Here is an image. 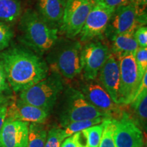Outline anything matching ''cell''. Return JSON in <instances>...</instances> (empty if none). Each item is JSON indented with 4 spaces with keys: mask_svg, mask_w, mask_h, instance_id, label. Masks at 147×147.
Masks as SVG:
<instances>
[{
    "mask_svg": "<svg viewBox=\"0 0 147 147\" xmlns=\"http://www.w3.org/2000/svg\"><path fill=\"white\" fill-rule=\"evenodd\" d=\"M11 89L20 93L46 78L49 67L40 55L21 47H12L0 53Z\"/></svg>",
    "mask_w": 147,
    "mask_h": 147,
    "instance_id": "cell-1",
    "label": "cell"
},
{
    "mask_svg": "<svg viewBox=\"0 0 147 147\" xmlns=\"http://www.w3.org/2000/svg\"><path fill=\"white\" fill-rule=\"evenodd\" d=\"M19 30L21 42L39 55L49 52L58 41V29L51 27L32 9L21 16Z\"/></svg>",
    "mask_w": 147,
    "mask_h": 147,
    "instance_id": "cell-2",
    "label": "cell"
},
{
    "mask_svg": "<svg viewBox=\"0 0 147 147\" xmlns=\"http://www.w3.org/2000/svg\"><path fill=\"white\" fill-rule=\"evenodd\" d=\"M64 90L63 77L56 71L19 93L18 98L31 105L45 110L50 115Z\"/></svg>",
    "mask_w": 147,
    "mask_h": 147,
    "instance_id": "cell-3",
    "label": "cell"
},
{
    "mask_svg": "<svg viewBox=\"0 0 147 147\" xmlns=\"http://www.w3.org/2000/svg\"><path fill=\"white\" fill-rule=\"evenodd\" d=\"M82 46L79 41L69 39L57 41L49 51L47 61L53 71L63 78L73 79L82 72L81 53Z\"/></svg>",
    "mask_w": 147,
    "mask_h": 147,
    "instance_id": "cell-4",
    "label": "cell"
},
{
    "mask_svg": "<svg viewBox=\"0 0 147 147\" xmlns=\"http://www.w3.org/2000/svg\"><path fill=\"white\" fill-rule=\"evenodd\" d=\"M58 117L62 127L74 121L108 117L92 105L80 90L73 87L67 88L64 91Z\"/></svg>",
    "mask_w": 147,
    "mask_h": 147,
    "instance_id": "cell-5",
    "label": "cell"
},
{
    "mask_svg": "<svg viewBox=\"0 0 147 147\" xmlns=\"http://www.w3.org/2000/svg\"><path fill=\"white\" fill-rule=\"evenodd\" d=\"M95 0H66L60 32L72 40L80 34Z\"/></svg>",
    "mask_w": 147,
    "mask_h": 147,
    "instance_id": "cell-6",
    "label": "cell"
},
{
    "mask_svg": "<svg viewBox=\"0 0 147 147\" xmlns=\"http://www.w3.org/2000/svg\"><path fill=\"white\" fill-rule=\"evenodd\" d=\"M120 81L118 91V104L127 106L135 97L142 79L140 78L135 57L127 55L119 59Z\"/></svg>",
    "mask_w": 147,
    "mask_h": 147,
    "instance_id": "cell-7",
    "label": "cell"
},
{
    "mask_svg": "<svg viewBox=\"0 0 147 147\" xmlns=\"http://www.w3.org/2000/svg\"><path fill=\"white\" fill-rule=\"evenodd\" d=\"M80 53L82 72L85 80L97 78L99 71L110 54L109 48L101 41L87 42Z\"/></svg>",
    "mask_w": 147,
    "mask_h": 147,
    "instance_id": "cell-8",
    "label": "cell"
},
{
    "mask_svg": "<svg viewBox=\"0 0 147 147\" xmlns=\"http://www.w3.org/2000/svg\"><path fill=\"white\" fill-rule=\"evenodd\" d=\"M80 91L92 105L109 118H119L123 111L121 106L114 102L107 91L95 80H86Z\"/></svg>",
    "mask_w": 147,
    "mask_h": 147,
    "instance_id": "cell-9",
    "label": "cell"
},
{
    "mask_svg": "<svg viewBox=\"0 0 147 147\" xmlns=\"http://www.w3.org/2000/svg\"><path fill=\"white\" fill-rule=\"evenodd\" d=\"M115 10V9L95 1L79 34L80 40L87 42L102 36L105 33Z\"/></svg>",
    "mask_w": 147,
    "mask_h": 147,
    "instance_id": "cell-10",
    "label": "cell"
},
{
    "mask_svg": "<svg viewBox=\"0 0 147 147\" xmlns=\"http://www.w3.org/2000/svg\"><path fill=\"white\" fill-rule=\"evenodd\" d=\"M113 139L116 147H139L144 143V134L127 112L123 111L119 118L113 119Z\"/></svg>",
    "mask_w": 147,
    "mask_h": 147,
    "instance_id": "cell-11",
    "label": "cell"
},
{
    "mask_svg": "<svg viewBox=\"0 0 147 147\" xmlns=\"http://www.w3.org/2000/svg\"><path fill=\"white\" fill-rule=\"evenodd\" d=\"M138 14L137 9L131 3L115 9L104 33L106 36L112 41L119 35L136 29L140 26Z\"/></svg>",
    "mask_w": 147,
    "mask_h": 147,
    "instance_id": "cell-12",
    "label": "cell"
},
{
    "mask_svg": "<svg viewBox=\"0 0 147 147\" xmlns=\"http://www.w3.org/2000/svg\"><path fill=\"white\" fill-rule=\"evenodd\" d=\"M27 122L6 119L0 129V147H27Z\"/></svg>",
    "mask_w": 147,
    "mask_h": 147,
    "instance_id": "cell-13",
    "label": "cell"
},
{
    "mask_svg": "<svg viewBox=\"0 0 147 147\" xmlns=\"http://www.w3.org/2000/svg\"><path fill=\"white\" fill-rule=\"evenodd\" d=\"M97 78H98L99 83L107 91L114 102L118 104L120 69L119 60L113 53H110L108 59L99 71Z\"/></svg>",
    "mask_w": 147,
    "mask_h": 147,
    "instance_id": "cell-14",
    "label": "cell"
},
{
    "mask_svg": "<svg viewBox=\"0 0 147 147\" xmlns=\"http://www.w3.org/2000/svg\"><path fill=\"white\" fill-rule=\"evenodd\" d=\"M49 115V114L41 108L27 104L19 98H12L8 106L6 119L29 123H44Z\"/></svg>",
    "mask_w": 147,
    "mask_h": 147,
    "instance_id": "cell-15",
    "label": "cell"
},
{
    "mask_svg": "<svg viewBox=\"0 0 147 147\" xmlns=\"http://www.w3.org/2000/svg\"><path fill=\"white\" fill-rule=\"evenodd\" d=\"M66 0H38V14L51 27H60L63 16Z\"/></svg>",
    "mask_w": 147,
    "mask_h": 147,
    "instance_id": "cell-16",
    "label": "cell"
},
{
    "mask_svg": "<svg viewBox=\"0 0 147 147\" xmlns=\"http://www.w3.org/2000/svg\"><path fill=\"white\" fill-rule=\"evenodd\" d=\"M135 31L136 29L125 34L119 35L111 41L113 42L111 53H113L118 60L127 55L135 56L139 48L134 37Z\"/></svg>",
    "mask_w": 147,
    "mask_h": 147,
    "instance_id": "cell-17",
    "label": "cell"
},
{
    "mask_svg": "<svg viewBox=\"0 0 147 147\" xmlns=\"http://www.w3.org/2000/svg\"><path fill=\"white\" fill-rule=\"evenodd\" d=\"M130 105V111L129 113L134 122L141 129L146 131L147 126V89L135 97Z\"/></svg>",
    "mask_w": 147,
    "mask_h": 147,
    "instance_id": "cell-18",
    "label": "cell"
},
{
    "mask_svg": "<svg viewBox=\"0 0 147 147\" xmlns=\"http://www.w3.org/2000/svg\"><path fill=\"white\" fill-rule=\"evenodd\" d=\"M21 14L22 5L19 0H0V21L14 23Z\"/></svg>",
    "mask_w": 147,
    "mask_h": 147,
    "instance_id": "cell-19",
    "label": "cell"
},
{
    "mask_svg": "<svg viewBox=\"0 0 147 147\" xmlns=\"http://www.w3.org/2000/svg\"><path fill=\"white\" fill-rule=\"evenodd\" d=\"M47 133L43 123H29L27 147H45Z\"/></svg>",
    "mask_w": 147,
    "mask_h": 147,
    "instance_id": "cell-20",
    "label": "cell"
},
{
    "mask_svg": "<svg viewBox=\"0 0 147 147\" xmlns=\"http://www.w3.org/2000/svg\"><path fill=\"white\" fill-rule=\"evenodd\" d=\"M104 128V123L91 126L81 131L84 140L83 147H98Z\"/></svg>",
    "mask_w": 147,
    "mask_h": 147,
    "instance_id": "cell-21",
    "label": "cell"
},
{
    "mask_svg": "<svg viewBox=\"0 0 147 147\" xmlns=\"http://www.w3.org/2000/svg\"><path fill=\"white\" fill-rule=\"evenodd\" d=\"M106 118H109V117H98V118L96 119L81 120L71 123L65 125L64 127H62L63 129L65 138H66L74 134L81 131L82 130L90 127L91 126L100 124L105 120Z\"/></svg>",
    "mask_w": 147,
    "mask_h": 147,
    "instance_id": "cell-22",
    "label": "cell"
},
{
    "mask_svg": "<svg viewBox=\"0 0 147 147\" xmlns=\"http://www.w3.org/2000/svg\"><path fill=\"white\" fill-rule=\"evenodd\" d=\"M103 123L104 128L98 147H116L113 139L115 124L113 119L106 118Z\"/></svg>",
    "mask_w": 147,
    "mask_h": 147,
    "instance_id": "cell-23",
    "label": "cell"
},
{
    "mask_svg": "<svg viewBox=\"0 0 147 147\" xmlns=\"http://www.w3.org/2000/svg\"><path fill=\"white\" fill-rule=\"evenodd\" d=\"M65 138L63 128L53 127L48 131L45 147H60Z\"/></svg>",
    "mask_w": 147,
    "mask_h": 147,
    "instance_id": "cell-24",
    "label": "cell"
},
{
    "mask_svg": "<svg viewBox=\"0 0 147 147\" xmlns=\"http://www.w3.org/2000/svg\"><path fill=\"white\" fill-rule=\"evenodd\" d=\"M13 37L12 29L6 23L0 21V51L5 50L10 46Z\"/></svg>",
    "mask_w": 147,
    "mask_h": 147,
    "instance_id": "cell-25",
    "label": "cell"
},
{
    "mask_svg": "<svg viewBox=\"0 0 147 147\" xmlns=\"http://www.w3.org/2000/svg\"><path fill=\"white\" fill-rule=\"evenodd\" d=\"M134 57L140 78L142 79L144 74L147 72V47H139Z\"/></svg>",
    "mask_w": 147,
    "mask_h": 147,
    "instance_id": "cell-26",
    "label": "cell"
},
{
    "mask_svg": "<svg viewBox=\"0 0 147 147\" xmlns=\"http://www.w3.org/2000/svg\"><path fill=\"white\" fill-rule=\"evenodd\" d=\"M84 140L81 131L72 134L64 139L60 147H83Z\"/></svg>",
    "mask_w": 147,
    "mask_h": 147,
    "instance_id": "cell-27",
    "label": "cell"
},
{
    "mask_svg": "<svg viewBox=\"0 0 147 147\" xmlns=\"http://www.w3.org/2000/svg\"><path fill=\"white\" fill-rule=\"evenodd\" d=\"M12 98L11 95H0V129L7 118L8 106Z\"/></svg>",
    "mask_w": 147,
    "mask_h": 147,
    "instance_id": "cell-28",
    "label": "cell"
},
{
    "mask_svg": "<svg viewBox=\"0 0 147 147\" xmlns=\"http://www.w3.org/2000/svg\"><path fill=\"white\" fill-rule=\"evenodd\" d=\"M134 37L139 47H147V27L146 25L138 27L134 32Z\"/></svg>",
    "mask_w": 147,
    "mask_h": 147,
    "instance_id": "cell-29",
    "label": "cell"
},
{
    "mask_svg": "<svg viewBox=\"0 0 147 147\" xmlns=\"http://www.w3.org/2000/svg\"><path fill=\"white\" fill-rule=\"evenodd\" d=\"M11 95V88L9 85L4 68L0 59V95Z\"/></svg>",
    "mask_w": 147,
    "mask_h": 147,
    "instance_id": "cell-30",
    "label": "cell"
},
{
    "mask_svg": "<svg viewBox=\"0 0 147 147\" xmlns=\"http://www.w3.org/2000/svg\"><path fill=\"white\" fill-rule=\"evenodd\" d=\"M95 1L102 3L106 6L115 10L119 7L125 5L130 3V0H95Z\"/></svg>",
    "mask_w": 147,
    "mask_h": 147,
    "instance_id": "cell-31",
    "label": "cell"
},
{
    "mask_svg": "<svg viewBox=\"0 0 147 147\" xmlns=\"http://www.w3.org/2000/svg\"><path fill=\"white\" fill-rule=\"evenodd\" d=\"M130 3L136 7L139 14L146 12V10L144 11V8L146 7L147 0H130Z\"/></svg>",
    "mask_w": 147,
    "mask_h": 147,
    "instance_id": "cell-32",
    "label": "cell"
},
{
    "mask_svg": "<svg viewBox=\"0 0 147 147\" xmlns=\"http://www.w3.org/2000/svg\"><path fill=\"white\" fill-rule=\"evenodd\" d=\"M139 147H146V142L143 143V144L141 145V146H140Z\"/></svg>",
    "mask_w": 147,
    "mask_h": 147,
    "instance_id": "cell-33",
    "label": "cell"
}]
</instances>
